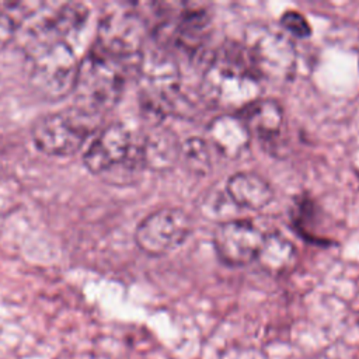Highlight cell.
I'll return each mask as SVG.
<instances>
[{"mask_svg":"<svg viewBox=\"0 0 359 359\" xmlns=\"http://www.w3.org/2000/svg\"><path fill=\"white\" fill-rule=\"evenodd\" d=\"M101 116L76 107L39 116L31 129L38 150L48 156L66 157L81 149L86 140L98 130Z\"/></svg>","mask_w":359,"mask_h":359,"instance_id":"4","label":"cell"},{"mask_svg":"<svg viewBox=\"0 0 359 359\" xmlns=\"http://www.w3.org/2000/svg\"><path fill=\"white\" fill-rule=\"evenodd\" d=\"M181 144L174 133L167 129L154 128L137 143L140 165L151 170H168L180 158Z\"/></svg>","mask_w":359,"mask_h":359,"instance_id":"14","label":"cell"},{"mask_svg":"<svg viewBox=\"0 0 359 359\" xmlns=\"http://www.w3.org/2000/svg\"><path fill=\"white\" fill-rule=\"evenodd\" d=\"M265 234L251 222L230 219L220 222L213 233V244L223 262L241 266L255 259Z\"/></svg>","mask_w":359,"mask_h":359,"instance_id":"9","label":"cell"},{"mask_svg":"<svg viewBox=\"0 0 359 359\" xmlns=\"http://www.w3.org/2000/svg\"><path fill=\"white\" fill-rule=\"evenodd\" d=\"M261 79L254 72L245 48L226 46L208 65L202 93L208 101L236 114L259 98Z\"/></svg>","mask_w":359,"mask_h":359,"instance_id":"1","label":"cell"},{"mask_svg":"<svg viewBox=\"0 0 359 359\" xmlns=\"http://www.w3.org/2000/svg\"><path fill=\"white\" fill-rule=\"evenodd\" d=\"M226 192L234 205L251 210L264 209L275 195L272 185L264 177L251 171L233 174L226 182Z\"/></svg>","mask_w":359,"mask_h":359,"instance_id":"13","label":"cell"},{"mask_svg":"<svg viewBox=\"0 0 359 359\" xmlns=\"http://www.w3.org/2000/svg\"><path fill=\"white\" fill-rule=\"evenodd\" d=\"M86 168L98 175H109L119 168L140 165L137 143L130 129L122 122H112L102 126L90 142L83 154Z\"/></svg>","mask_w":359,"mask_h":359,"instance_id":"6","label":"cell"},{"mask_svg":"<svg viewBox=\"0 0 359 359\" xmlns=\"http://www.w3.org/2000/svg\"><path fill=\"white\" fill-rule=\"evenodd\" d=\"M280 25L297 38H307L311 34V27L306 17L294 10H289L282 14Z\"/></svg>","mask_w":359,"mask_h":359,"instance_id":"18","label":"cell"},{"mask_svg":"<svg viewBox=\"0 0 359 359\" xmlns=\"http://www.w3.org/2000/svg\"><path fill=\"white\" fill-rule=\"evenodd\" d=\"M180 158L185 163L187 168L195 174L203 175L210 170V156L208 142L199 137H189L181 144Z\"/></svg>","mask_w":359,"mask_h":359,"instance_id":"16","label":"cell"},{"mask_svg":"<svg viewBox=\"0 0 359 359\" xmlns=\"http://www.w3.org/2000/svg\"><path fill=\"white\" fill-rule=\"evenodd\" d=\"M28 81L43 98L57 100L73 93L80 57L70 42L57 41L25 46Z\"/></svg>","mask_w":359,"mask_h":359,"instance_id":"3","label":"cell"},{"mask_svg":"<svg viewBox=\"0 0 359 359\" xmlns=\"http://www.w3.org/2000/svg\"><path fill=\"white\" fill-rule=\"evenodd\" d=\"M208 143L229 158H238L250 146L251 135L237 114L224 112L208 125Z\"/></svg>","mask_w":359,"mask_h":359,"instance_id":"11","label":"cell"},{"mask_svg":"<svg viewBox=\"0 0 359 359\" xmlns=\"http://www.w3.org/2000/svg\"><path fill=\"white\" fill-rule=\"evenodd\" d=\"M297 252L290 240L279 233L265 234L255 261L268 272L280 273L296 264Z\"/></svg>","mask_w":359,"mask_h":359,"instance_id":"15","label":"cell"},{"mask_svg":"<svg viewBox=\"0 0 359 359\" xmlns=\"http://www.w3.org/2000/svg\"><path fill=\"white\" fill-rule=\"evenodd\" d=\"M125 66L93 45L80 57L73 107L97 116L115 107L125 87Z\"/></svg>","mask_w":359,"mask_h":359,"instance_id":"2","label":"cell"},{"mask_svg":"<svg viewBox=\"0 0 359 359\" xmlns=\"http://www.w3.org/2000/svg\"><path fill=\"white\" fill-rule=\"evenodd\" d=\"M146 35L147 25L140 11L121 6L105 11L100 20L94 46L126 63L128 59L142 55Z\"/></svg>","mask_w":359,"mask_h":359,"instance_id":"5","label":"cell"},{"mask_svg":"<svg viewBox=\"0 0 359 359\" xmlns=\"http://www.w3.org/2000/svg\"><path fill=\"white\" fill-rule=\"evenodd\" d=\"M247 126L251 137L275 140L283 128L285 112L282 105L272 98H257L241 111L236 112Z\"/></svg>","mask_w":359,"mask_h":359,"instance_id":"12","label":"cell"},{"mask_svg":"<svg viewBox=\"0 0 359 359\" xmlns=\"http://www.w3.org/2000/svg\"><path fill=\"white\" fill-rule=\"evenodd\" d=\"M192 226V219L184 209L160 208L139 222L135 241L144 254L158 257L181 245L189 236Z\"/></svg>","mask_w":359,"mask_h":359,"instance_id":"7","label":"cell"},{"mask_svg":"<svg viewBox=\"0 0 359 359\" xmlns=\"http://www.w3.org/2000/svg\"><path fill=\"white\" fill-rule=\"evenodd\" d=\"M245 50L259 79L286 80L294 70L296 50L283 34L266 28L254 31L248 34Z\"/></svg>","mask_w":359,"mask_h":359,"instance_id":"8","label":"cell"},{"mask_svg":"<svg viewBox=\"0 0 359 359\" xmlns=\"http://www.w3.org/2000/svg\"><path fill=\"white\" fill-rule=\"evenodd\" d=\"M88 10L81 3H62L55 10L41 15L28 29L27 46L66 41L84 25Z\"/></svg>","mask_w":359,"mask_h":359,"instance_id":"10","label":"cell"},{"mask_svg":"<svg viewBox=\"0 0 359 359\" xmlns=\"http://www.w3.org/2000/svg\"><path fill=\"white\" fill-rule=\"evenodd\" d=\"M13 7L14 8H11V4L7 8L0 7V49L14 39V36L20 31L21 21L31 13L17 10V4Z\"/></svg>","mask_w":359,"mask_h":359,"instance_id":"17","label":"cell"}]
</instances>
